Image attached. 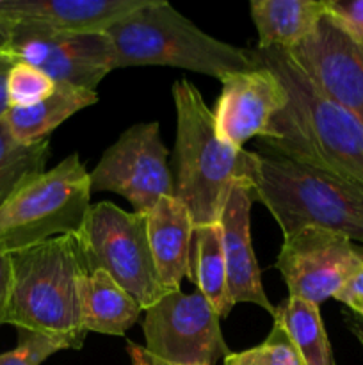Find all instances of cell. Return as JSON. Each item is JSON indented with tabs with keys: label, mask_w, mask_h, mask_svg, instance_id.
<instances>
[{
	"label": "cell",
	"mask_w": 363,
	"mask_h": 365,
	"mask_svg": "<svg viewBox=\"0 0 363 365\" xmlns=\"http://www.w3.org/2000/svg\"><path fill=\"white\" fill-rule=\"evenodd\" d=\"M98 102V93L75 86H56V91L31 107H11L4 116L9 134L23 145L46 139L78 110Z\"/></svg>",
	"instance_id": "obj_19"
},
{
	"label": "cell",
	"mask_w": 363,
	"mask_h": 365,
	"mask_svg": "<svg viewBox=\"0 0 363 365\" xmlns=\"http://www.w3.org/2000/svg\"><path fill=\"white\" fill-rule=\"evenodd\" d=\"M6 324L82 349L80 282L88 273L78 235H60L9 255Z\"/></svg>",
	"instance_id": "obj_2"
},
{
	"label": "cell",
	"mask_w": 363,
	"mask_h": 365,
	"mask_svg": "<svg viewBox=\"0 0 363 365\" xmlns=\"http://www.w3.org/2000/svg\"><path fill=\"white\" fill-rule=\"evenodd\" d=\"M144 349L171 365H216L230 355L221 317L201 292L177 291L144 310Z\"/></svg>",
	"instance_id": "obj_8"
},
{
	"label": "cell",
	"mask_w": 363,
	"mask_h": 365,
	"mask_svg": "<svg viewBox=\"0 0 363 365\" xmlns=\"http://www.w3.org/2000/svg\"><path fill=\"white\" fill-rule=\"evenodd\" d=\"M20 342L11 351L0 355V365H41L48 356L63 351L59 344L45 335L18 330Z\"/></svg>",
	"instance_id": "obj_25"
},
{
	"label": "cell",
	"mask_w": 363,
	"mask_h": 365,
	"mask_svg": "<svg viewBox=\"0 0 363 365\" xmlns=\"http://www.w3.org/2000/svg\"><path fill=\"white\" fill-rule=\"evenodd\" d=\"M221 84L212 110L217 138L238 150L251 138H267L270 121L288 103L280 77L260 63L255 70L228 75Z\"/></svg>",
	"instance_id": "obj_12"
},
{
	"label": "cell",
	"mask_w": 363,
	"mask_h": 365,
	"mask_svg": "<svg viewBox=\"0 0 363 365\" xmlns=\"http://www.w3.org/2000/svg\"><path fill=\"white\" fill-rule=\"evenodd\" d=\"M146 230L160 284L167 294L180 291L189 277L191 241L194 225L191 214L174 196H166L146 214Z\"/></svg>",
	"instance_id": "obj_16"
},
{
	"label": "cell",
	"mask_w": 363,
	"mask_h": 365,
	"mask_svg": "<svg viewBox=\"0 0 363 365\" xmlns=\"http://www.w3.org/2000/svg\"><path fill=\"white\" fill-rule=\"evenodd\" d=\"M362 46H363V45H362Z\"/></svg>",
	"instance_id": "obj_33"
},
{
	"label": "cell",
	"mask_w": 363,
	"mask_h": 365,
	"mask_svg": "<svg viewBox=\"0 0 363 365\" xmlns=\"http://www.w3.org/2000/svg\"><path fill=\"white\" fill-rule=\"evenodd\" d=\"M11 56L48 75L56 86L96 91V86L116 70L114 46L107 32H46L11 25Z\"/></svg>",
	"instance_id": "obj_11"
},
{
	"label": "cell",
	"mask_w": 363,
	"mask_h": 365,
	"mask_svg": "<svg viewBox=\"0 0 363 365\" xmlns=\"http://www.w3.org/2000/svg\"><path fill=\"white\" fill-rule=\"evenodd\" d=\"M11 24L0 18V56L4 53H11Z\"/></svg>",
	"instance_id": "obj_32"
},
{
	"label": "cell",
	"mask_w": 363,
	"mask_h": 365,
	"mask_svg": "<svg viewBox=\"0 0 363 365\" xmlns=\"http://www.w3.org/2000/svg\"><path fill=\"white\" fill-rule=\"evenodd\" d=\"M127 353L128 356H130L132 365H171L166 362H160V360H157L155 356H152L148 351H146L144 346L134 344V342L130 341L127 342Z\"/></svg>",
	"instance_id": "obj_30"
},
{
	"label": "cell",
	"mask_w": 363,
	"mask_h": 365,
	"mask_svg": "<svg viewBox=\"0 0 363 365\" xmlns=\"http://www.w3.org/2000/svg\"><path fill=\"white\" fill-rule=\"evenodd\" d=\"M333 299L344 303L354 316L363 319V267L345 282L344 287L333 296Z\"/></svg>",
	"instance_id": "obj_27"
},
{
	"label": "cell",
	"mask_w": 363,
	"mask_h": 365,
	"mask_svg": "<svg viewBox=\"0 0 363 365\" xmlns=\"http://www.w3.org/2000/svg\"><path fill=\"white\" fill-rule=\"evenodd\" d=\"M187 278L196 285V291L201 292L216 309L221 319L230 316L235 305L228 291V269L219 223L198 227L192 232Z\"/></svg>",
	"instance_id": "obj_20"
},
{
	"label": "cell",
	"mask_w": 363,
	"mask_h": 365,
	"mask_svg": "<svg viewBox=\"0 0 363 365\" xmlns=\"http://www.w3.org/2000/svg\"><path fill=\"white\" fill-rule=\"evenodd\" d=\"M223 365H301V362L287 335L273 324L265 341L255 348L230 353L223 360Z\"/></svg>",
	"instance_id": "obj_24"
},
{
	"label": "cell",
	"mask_w": 363,
	"mask_h": 365,
	"mask_svg": "<svg viewBox=\"0 0 363 365\" xmlns=\"http://www.w3.org/2000/svg\"><path fill=\"white\" fill-rule=\"evenodd\" d=\"M56 91V82L38 68L14 61L7 73V98L11 107H31Z\"/></svg>",
	"instance_id": "obj_23"
},
{
	"label": "cell",
	"mask_w": 363,
	"mask_h": 365,
	"mask_svg": "<svg viewBox=\"0 0 363 365\" xmlns=\"http://www.w3.org/2000/svg\"><path fill=\"white\" fill-rule=\"evenodd\" d=\"M251 20L258 50H288L301 45L326 16V0H253Z\"/></svg>",
	"instance_id": "obj_17"
},
{
	"label": "cell",
	"mask_w": 363,
	"mask_h": 365,
	"mask_svg": "<svg viewBox=\"0 0 363 365\" xmlns=\"http://www.w3.org/2000/svg\"><path fill=\"white\" fill-rule=\"evenodd\" d=\"M288 57L333 102L363 123V46L327 16Z\"/></svg>",
	"instance_id": "obj_13"
},
{
	"label": "cell",
	"mask_w": 363,
	"mask_h": 365,
	"mask_svg": "<svg viewBox=\"0 0 363 365\" xmlns=\"http://www.w3.org/2000/svg\"><path fill=\"white\" fill-rule=\"evenodd\" d=\"M274 266L288 298L320 307L362 269L363 246L333 232L302 228L285 235Z\"/></svg>",
	"instance_id": "obj_10"
},
{
	"label": "cell",
	"mask_w": 363,
	"mask_h": 365,
	"mask_svg": "<svg viewBox=\"0 0 363 365\" xmlns=\"http://www.w3.org/2000/svg\"><path fill=\"white\" fill-rule=\"evenodd\" d=\"M142 309L105 271L95 269L80 282V324L85 334L121 337L139 321Z\"/></svg>",
	"instance_id": "obj_18"
},
{
	"label": "cell",
	"mask_w": 363,
	"mask_h": 365,
	"mask_svg": "<svg viewBox=\"0 0 363 365\" xmlns=\"http://www.w3.org/2000/svg\"><path fill=\"white\" fill-rule=\"evenodd\" d=\"M91 178L77 153L28 178L0 207V253L78 235L91 209Z\"/></svg>",
	"instance_id": "obj_6"
},
{
	"label": "cell",
	"mask_w": 363,
	"mask_h": 365,
	"mask_svg": "<svg viewBox=\"0 0 363 365\" xmlns=\"http://www.w3.org/2000/svg\"><path fill=\"white\" fill-rule=\"evenodd\" d=\"M345 324H347L349 331L354 335L356 341H358L363 348V319L362 317L354 316L352 312L347 314V316H345Z\"/></svg>",
	"instance_id": "obj_31"
},
{
	"label": "cell",
	"mask_w": 363,
	"mask_h": 365,
	"mask_svg": "<svg viewBox=\"0 0 363 365\" xmlns=\"http://www.w3.org/2000/svg\"><path fill=\"white\" fill-rule=\"evenodd\" d=\"M251 184L238 178L231 187L219 227L228 269V291L233 305L253 303L273 316L274 305L262 285L258 262L251 242Z\"/></svg>",
	"instance_id": "obj_15"
},
{
	"label": "cell",
	"mask_w": 363,
	"mask_h": 365,
	"mask_svg": "<svg viewBox=\"0 0 363 365\" xmlns=\"http://www.w3.org/2000/svg\"><path fill=\"white\" fill-rule=\"evenodd\" d=\"M78 239L88 273L105 271L142 310L167 296L149 250L146 216L100 202L89 209Z\"/></svg>",
	"instance_id": "obj_7"
},
{
	"label": "cell",
	"mask_w": 363,
	"mask_h": 365,
	"mask_svg": "<svg viewBox=\"0 0 363 365\" xmlns=\"http://www.w3.org/2000/svg\"><path fill=\"white\" fill-rule=\"evenodd\" d=\"M167 153L157 121L132 125L89 171L91 189L123 196L146 216L160 198L174 195Z\"/></svg>",
	"instance_id": "obj_9"
},
{
	"label": "cell",
	"mask_w": 363,
	"mask_h": 365,
	"mask_svg": "<svg viewBox=\"0 0 363 365\" xmlns=\"http://www.w3.org/2000/svg\"><path fill=\"white\" fill-rule=\"evenodd\" d=\"M9 255L0 253V324H6L7 298H9Z\"/></svg>",
	"instance_id": "obj_28"
},
{
	"label": "cell",
	"mask_w": 363,
	"mask_h": 365,
	"mask_svg": "<svg viewBox=\"0 0 363 365\" xmlns=\"http://www.w3.org/2000/svg\"><path fill=\"white\" fill-rule=\"evenodd\" d=\"M248 180L253 202L273 214L283 237L320 228L363 246V185L267 152H249Z\"/></svg>",
	"instance_id": "obj_3"
},
{
	"label": "cell",
	"mask_w": 363,
	"mask_h": 365,
	"mask_svg": "<svg viewBox=\"0 0 363 365\" xmlns=\"http://www.w3.org/2000/svg\"><path fill=\"white\" fill-rule=\"evenodd\" d=\"M263 66L280 77L288 103L270 121L260 148L363 185V123L324 95L283 50H258Z\"/></svg>",
	"instance_id": "obj_1"
},
{
	"label": "cell",
	"mask_w": 363,
	"mask_h": 365,
	"mask_svg": "<svg viewBox=\"0 0 363 365\" xmlns=\"http://www.w3.org/2000/svg\"><path fill=\"white\" fill-rule=\"evenodd\" d=\"M326 16L363 45V0H326Z\"/></svg>",
	"instance_id": "obj_26"
},
{
	"label": "cell",
	"mask_w": 363,
	"mask_h": 365,
	"mask_svg": "<svg viewBox=\"0 0 363 365\" xmlns=\"http://www.w3.org/2000/svg\"><path fill=\"white\" fill-rule=\"evenodd\" d=\"M14 64V57L11 53H4L0 56V120L7 114L11 109L9 98H7V73H9L11 66Z\"/></svg>",
	"instance_id": "obj_29"
},
{
	"label": "cell",
	"mask_w": 363,
	"mask_h": 365,
	"mask_svg": "<svg viewBox=\"0 0 363 365\" xmlns=\"http://www.w3.org/2000/svg\"><path fill=\"white\" fill-rule=\"evenodd\" d=\"M117 68L171 66L223 81L260 66L255 48L246 50L203 32L166 0L142 7L107 29Z\"/></svg>",
	"instance_id": "obj_4"
},
{
	"label": "cell",
	"mask_w": 363,
	"mask_h": 365,
	"mask_svg": "<svg viewBox=\"0 0 363 365\" xmlns=\"http://www.w3.org/2000/svg\"><path fill=\"white\" fill-rule=\"evenodd\" d=\"M171 95L177 109L173 196L189 210L194 228L217 225L233 184L248 178L249 152L217 138L212 110L191 81L174 82Z\"/></svg>",
	"instance_id": "obj_5"
},
{
	"label": "cell",
	"mask_w": 363,
	"mask_h": 365,
	"mask_svg": "<svg viewBox=\"0 0 363 365\" xmlns=\"http://www.w3.org/2000/svg\"><path fill=\"white\" fill-rule=\"evenodd\" d=\"M273 321L274 327L287 335L301 365H337L320 317V307L288 298L274 307Z\"/></svg>",
	"instance_id": "obj_21"
},
{
	"label": "cell",
	"mask_w": 363,
	"mask_h": 365,
	"mask_svg": "<svg viewBox=\"0 0 363 365\" xmlns=\"http://www.w3.org/2000/svg\"><path fill=\"white\" fill-rule=\"evenodd\" d=\"M148 0H0V18L46 32H107Z\"/></svg>",
	"instance_id": "obj_14"
},
{
	"label": "cell",
	"mask_w": 363,
	"mask_h": 365,
	"mask_svg": "<svg viewBox=\"0 0 363 365\" xmlns=\"http://www.w3.org/2000/svg\"><path fill=\"white\" fill-rule=\"evenodd\" d=\"M48 155V139L32 143V145L18 143L9 134L4 118L0 120V207L28 178L45 171Z\"/></svg>",
	"instance_id": "obj_22"
}]
</instances>
